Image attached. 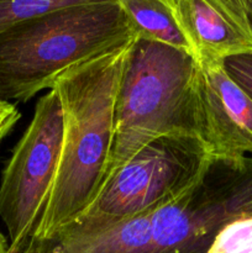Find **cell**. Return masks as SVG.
I'll return each instance as SVG.
<instances>
[{
    "label": "cell",
    "mask_w": 252,
    "mask_h": 253,
    "mask_svg": "<svg viewBox=\"0 0 252 253\" xmlns=\"http://www.w3.org/2000/svg\"><path fill=\"white\" fill-rule=\"evenodd\" d=\"M130 43L73 67L52 85L63 113V137L36 231L39 239H52L71 225L103 185L113 148L116 94Z\"/></svg>",
    "instance_id": "cell-1"
},
{
    "label": "cell",
    "mask_w": 252,
    "mask_h": 253,
    "mask_svg": "<svg viewBox=\"0 0 252 253\" xmlns=\"http://www.w3.org/2000/svg\"><path fill=\"white\" fill-rule=\"evenodd\" d=\"M118 2L73 5L0 31V100L26 103L73 67L135 40Z\"/></svg>",
    "instance_id": "cell-2"
},
{
    "label": "cell",
    "mask_w": 252,
    "mask_h": 253,
    "mask_svg": "<svg viewBox=\"0 0 252 253\" xmlns=\"http://www.w3.org/2000/svg\"><path fill=\"white\" fill-rule=\"evenodd\" d=\"M197 71V59L188 52L135 37L127 48L116 94L113 148L104 182L162 136L198 137Z\"/></svg>",
    "instance_id": "cell-3"
},
{
    "label": "cell",
    "mask_w": 252,
    "mask_h": 253,
    "mask_svg": "<svg viewBox=\"0 0 252 253\" xmlns=\"http://www.w3.org/2000/svg\"><path fill=\"white\" fill-rule=\"evenodd\" d=\"M211 160L197 136H162L118 168L91 204L63 230L96 231L153 211L197 183Z\"/></svg>",
    "instance_id": "cell-4"
},
{
    "label": "cell",
    "mask_w": 252,
    "mask_h": 253,
    "mask_svg": "<svg viewBox=\"0 0 252 253\" xmlns=\"http://www.w3.org/2000/svg\"><path fill=\"white\" fill-rule=\"evenodd\" d=\"M252 215V156L211 160L197 183L152 212L155 246L163 253H205L229 222Z\"/></svg>",
    "instance_id": "cell-5"
},
{
    "label": "cell",
    "mask_w": 252,
    "mask_h": 253,
    "mask_svg": "<svg viewBox=\"0 0 252 253\" xmlns=\"http://www.w3.org/2000/svg\"><path fill=\"white\" fill-rule=\"evenodd\" d=\"M63 113L53 90L39 99L0 182V219L17 245L36 235L58 166Z\"/></svg>",
    "instance_id": "cell-6"
},
{
    "label": "cell",
    "mask_w": 252,
    "mask_h": 253,
    "mask_svg": "<svg viewBox=\"0 0 252 253\" xmlns=\"http://www.w3.org/2000/svg\"><path fill=\"white\" fill-rule=\"evenodd\" d=\"M197 132L212 160L252 156V99L230 78L222 61L198 63Z\"/></svg>",
    "instance_id": "cell-7"
},
{
    "label": "cell",
    "mask_w": 252,
    "mask_h": 253,
    "mask_svg": "<svg viewBox=\"0 0 252 253\" xmlns=\"http://www.w3.org/2000/svg\"><path fill=\"white\" fill-rule=\"evenodd\" d=\"M192 46L197 62L224 61L252 52V39L212 0H166Z\"/></svg>",
    "instance_id": "cell-8"
},
{
    "label": "cell",
    "mask_w": 252,
    "mask_h": 253,
    "mask_svg": "<svg viewBox=\"0 0 252 253\" xmlns=\"http://www.w3.org/2000/svg\"><path fill=\"white\" fill-rule=\"evenodd\" d=\"M116 2L136 37L168 44L194 57L189 41L166 0H116Z\"/></svg>",
    "instance_id": "cell-9"
},
{
    "label": "cell",
    "mask_w": 252,
    "mask_h": 253,
    "mask_svg": "<svg viewBox=\"0 0 252 253\" xmlns=\"http://www.w3.org/2000/svg\"><path fill=\"white\" fill-rule=\"evenodd\" d=\"M91 2H116V0H0V31L54 10Z\"/></svg>",
    "instance_id": "cell-10"
},
{
    "label": "cell",
    "mask_w": 252,
    "mask_h": 253,
    "mask_svg": "<svg viewBox=\"0 0 252 253\" xmlns=\"http://www.w3.org/2000/svg\"><path fill=\"white\" fill-rule=\"evenodd\" d=\"M205 253H252V215L225 225Z\"/></svg>",
    "instance_id": "cell-11"
},
{
    "label": "cell",
    "mask_w": 252,
    "mask_h": 253,
    "mask_svg": "<svg viewBox=\"0 0 252 253\" xmlns=\"http://www.w3.org/2000/svg\"><path fill=\"white\" fill-rule=\"evenodd\" d=\"M222 64L230 78L252 99V52L226 57Z\"/></svg>",
    "instance_id": "cell-12"
},
{
    "label": "cell",
    "mask_w": 252,
    "mask_h": 253,
    "mask_svg": "<svg viewBox=\"0 0 252 253\" xmlns=\"http://www.w3.org/2000/svg\"><path fill=\"white\" fill-rule=\"evenodd\" d=\"M252 39V0H212Z\"/></svg>",
    "instance_id": "cell-13"
},
{
    "label": "cell",
    "mask_w": 252,
    "mask_h": 253,
    "mask_svg": "<svg viewBox=\"0 0 252 253\" xmlns=\"http://www.w3.org/2000/svg\"><path fill=\"white\" fill-rule=\"evenodd\" d=\"M41 241L36 235H32L25 241L17 245H9V250L6 253H40Z\"/></svg>",
    "instance_id": "cell-14"
},
{
    "label": "cell",
    "mask_w": 252,
    "mask_h": 253,
    "mask_svg": "<svg viewBox=\"0 0 252 253\" xmlns=\"http://www.w3.org/2000/svg\"><path fill=\"white\" fill-rule=\"evenodd\" d=\"M20 116H21V114L14 104L0 100V126L10 123V121H16L17 123L20 120Z\"/></svg>",
    "instance_id": "cell-15"
},
{
    "label": "cell",
    "mask_w": 252,
    "mask_h": 253,
    "mask_svg": "<svg viewBox=\"0 0 252 253\" xmlns=\"http://www.w3.org/2000/svg\"><path fill=\"white\" fill-rule=\"evenodd\" d=\"M15 125H16V121H10V123H6L4 124V125L0 126V142H1L5 138V136L14 128Z\"/></svg>",
    "instance_id": "cell-16"
},
{
    "label": "cell",
    "mask_w": 252,
    "mask_h": 253,
    "mask_svg": "<svg viewBox=\"0 0 252 253\" xmlns=\"http://www.w3.org/2000/svg\"><path fill=\"white\" fill-rule=\"evenodd\" d=\"M7 250H9V244H7L4 235L0 232V253H6Z\"/></svg>",
    "instance_id": "cell-17"
}]
</instances>
